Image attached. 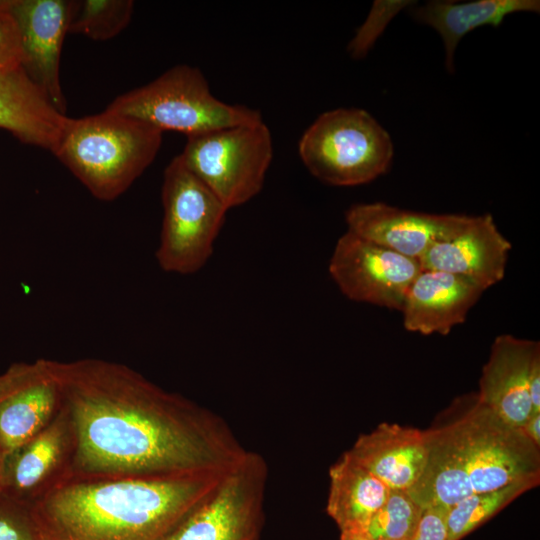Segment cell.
<instances>
[{
    "instance_id": "cell-11",
    "label": "cell",
    "mask_w": 540,
    "mask_h": 540,
    "mask_svg": "<svg viewBox=\"0 0 540 540\" xmlns=\"http://www.w3.org/2000/svg\"><path fill=\"white\" fill-rule=\"evenodd\" d=\"M62 405L57 360L11 364L0 373V447L9 455L40 432Z\"/></svg>"
},
{
    "instance_id": "cell-28",
    "label": "cell",
    "mask_w": 540,
    "mask_h": 540,
    "mask_svg": "<svg viewBox=\"0 0 540 540\" xmlns=\"http://www.w3.org/2000/svg\"><path fill=\"white\" fill-rule=\"evenodd\" d=\"M447 511L448 509L440 506L423 508L410 540H447Z\"/></svg>"
},
{
    "instance_id": "cell-21",
    "label": "cell",
    "mask_w": 540,
    "mask_h": 540,
    "mask_svg": "<svg viewBox=\"0 0 540 540\" xmlns=\"http://www.w3.org/2000/svg\"><path fill=\"white\" fill-rule=\"evenodd\" d=\"M427 459L416 483L407 491L421 508L450 509L472 494L451 424L424 431Z\"/></svg>"
},
{
    "instance_id": "cell-18",
    "label": "cell",
    "mask_w": 540,
    "mask_h": 540,
    "mask_svg": "<svg viewBox=\"0 0 540 540\" xmlns=\"http://www.w3.org/2000/svg\"><path fill=\"white\" fill-rule=\"evenodd\" d=\"M346 454L389 489L408 491L426 463L425 433L381 423L372 432L361 435Z\"/></svg>"
},
{
    "instance_id": "cell-25",
    "label": "cell",
    "mask_w": 540,
    "mask_h": 540,
    "mask_svg": "<svg viewBox=\"0 0 540 540\" xmlns=\"http://www.w3.org/2000/svg\"><path fill=\"white\" fill-rule=\"evenodd\" d=\"M421 511L407 491L390 489L387 499L370 520L366 534L371 540H410Z\"/></svg>"
},
{
    "instance_id": "cell-4",
    "label": "cell",
    "mask_w": 540,
    "mask_h": 540,
    "mask_svg": "<svg viewBox=\"0 0 540 540\" xmlns=\"http://www.w3.org/2000/svg\"><path fill=\"white\" fill-rule=\"evenodd\" d=\"M105 110L186 137L263 121L256 109L216 98L200 69L186 64L171 67L153 81L117 96Z\"/></svg>"
},
{
    "instance_id": "cell-23",
    "label": "cell",
    "mask_w": 540,
    "mask_h": 540,
    "mask_svg": "<svg viewBox=\"0 0 540 540\" xmlns=\"http://www.w3.org/2000/svg\"><path fill=\"white\" fill-rule=\"evenodd\" d=\"M540 479L522 480L491 491L472 493L447 511V540H460L486 522L516 497L539 485Z\"/></svg>"
},
{
    "instance_id": "cell-16",
    "label": "cell",
    "mask_w": 540,
    "mask_h": 540,
    "mask_svg": "<svg viewBox=\"0 0 540 540\" xmlns=\"http://www.w3.org/2000/svg\"><path fill=\"white\" fill-rule=\"evenodd\" d=\"M538 356L539 342L499 335L483 367L477 401L509 425L522 428L532 416L528 380Z\"/></svg>"
},
{
    "instance_id": "cell-24",
    "label": "cell",
    "mask_w": 540,
    "mask_h": 540,
    "mask_svg": "<svg viewBox=\"0 0 540 540\" xmlns=\"http://www.w3.org/2000/svg\"><path fill=\"white\" fill-rule=\"evenodd\" d=\"M131 0L73 1L69 32L105 41L119 35L131 22Z\"/></svg>"
},
{
    "instance_id": "cell-29",
    "label": "cell",
    "mask_w": 540,
    "mask_h": 540,
    "mask_svg": "<svg viewBox=\"0 0 540 540\" xmlns=\"http://www.w3.org/2000/svg\"><path fill=\"white\" fill-rule=\"evenodd\" d=\"M528 390L532 407V415L540 413V356L536 357L532 363Z\"/></svg>"
},
{
    "instance_id": "cell-26",
    "label": "cell",
    "mask_w": 540,
    "mask_h": 540,
    "mask_svg": "<svg viewBox=\"0 0 540 540\" xmlns=\"http://www.w3.org/2000/svg\"><path fill=\"white\" fill-rule=\"evenodd\" d=\"M0 540H39L29 503L0 491Z\"/></svg>"
},
{
    "instance_id": "cell-15",
    "label": "cell",
    "mask_w": 540,
    "mask_h": 540,
    "mask_svg": "<svg viewBox=\"0 0 540 540\" xmlns=\"http://www.w3.org/2000/svg\"><path fill=\"white\" fill-rule=\"evenodd\" d=\"M71 453V425L61 405L40 432L5 457L0 491L32 503L64 477Z\"/></svg>"
},
{
    "instance_id": "cell-20",
    "label": "cell",
    "mask_w": 540,
    "mask_h": 540,
    "mask_svg": "<svg viewBox=\"0 0 540 540\" xmlns=\"http://www.w3.org/2000/svg\"><path fill=\"white\" fill-rule=\"evenodd\" d=\"M538 0H477L471 2L430 1L411 12L414 19L434 28L445 48V64L454 71V54L459 41L483 25L499 26L516 12H539Z\"/></svg>"
},
{
    "instance_id": "cell-5",
    "label": "cell",
    "mask_w": 540,
    "mask_h": 540,
    "mask_svg": "<svg viewBox=\"0 0 540 540\" xmlns=\"http://www.w3.org/2000/svg\"><path fill=\"white\" fill-rule=\"evenodd\" d=\"M298 152L318 180L346 187L386 173L394 148L388 132L367 111L338 108L319 115L305 130Z\"/></svg>"
},
{
    "instance_id": "cell-17",
    "label": "cell",
    "mask_w": 540,
    "mask_h": 540,
    "mask_svg": "<svg viewBox=\"0 0 540 540\" xmlns=\"http://www.w3.org/2000/svg\"><path fill=\"white\" fill-rule=\"evenodd\" d=\"M485 290L467 278L423 269L413 281L402 307L406 330L447 335L465 321Z\"/></svg>"
},
{
    "instance_id": "cell-1",
    "label": "cell",
    "mask_w": 540,
    "mask_h": 540,
    "mask_svg": "<svg viewBox=\"0 0 540 540\" xmlns=\"http://www.w3.org/2000/svg\"><path fill=\"white\" fill-rule=\"evenodd\" d=\"M57 370L72 430L62 479L221 471L247 452L222 419L125 364L82 358Z\"/></svg>"
},
{
    "instance_id": "cell-27",
    "label": "cell",
    "mask_w": 540,
    "mask_h": 540,
    "mask_svg": "<svg viewBox=\"0 0 540 540\" xmlns=\"http://www.w3.org/2000/svg\"><path fill=\"white\" fill-rule=\"evenodd\" d=\"M22 64L21 36L11 0H0V69L16 68Z\"/></svg>"
},
{
    "instance_id": "cell-14",
    "label": "cell",
    "mask_w": 540,
    "mask_h": 540,
    "mask_svg": "<svg viewBox=\"0 0 540 540\" xmlns=\"http://www.w3.org/2000/svg\"><path fill=\"white\" fill-rule=\"evenodd\" d=\"M510 250L493 217L484 214L471 216L461 231L435 243L419 261L423 269L458 275L486 290L504 278Z\"/></svg>"
},
{
    "instance_id": "cell-2",
    "label": "cell",
    "mask_w": 540,
    "mask_h": 540,
    "mask_svg": "<svg viewBox=\"0 0 540 540\" xmlns=\"http://www.w3.org/2000/svg\"><path fill=\"white\" fill-rule=\"evenodd\" d=\"M231 468L59 480L30 503L39 540H165Z\"/></svg>"
},
{
    "instance_id": "cell-31",
    "label": "cell",
    "mask_w": 540,
    "mask_h": 540,
    "mask_svg": "<svg viewBox=\"0 0 540 540\" xmlns=\"http://www.w3.org/2000/svg\"><path fill=\"white\" fill-rule=\"evenodd\" d=\"M340 540H371L365 531L341 532Z\"/></svg>"
},
{
    "instance_id": "cell-9",
    "label": "cell",
    "mask_w": 540,
    "mask_h": 540,
    "mask_svg": "<svg viewBox=\"0 0 540 540\" xmlns=\"http://www.w3.org/2000/svg\"><path fill=\"white\" fill-rule=\"evenodd\" d=\"M267 467L247 451L165 540H260Z\"/></svg>"
},
{
    "instance_id": "cell-13",
    "label": "cell",
    "mask_w": 540,
    "mask_h": 540,
    "mask_svg": "<svg viewBox=\"0 0 540 540\" xmlns=\"http://www.w3.org/2000/svg\"><path fill=\"white\" fill-rule=\"evenodd\" d=\"M23 51L22 67L62 114L66 100L60 82L62 45L72 16L73 1L11 0Z\"/></svg>"
},
{
    "instance_id": "cell-12",
    "label": "cell",
    "mask_w": 540,
    "mask_h": 540,
    "mask_svg": "<svg viewBox=\"0 0 540 540\" xmlns=\"http://www.w3.org/2000/svg\"><path fill=\"white\" fill-rule=\"evenodd\" d=\"M470 218L404 210L379 202L352 205L345 212L348 231L418 260L435 243L461 231Z\"/></svg>"
},
{
    "instance_id": "cell-8",
    "label": "cell",
    "mask_w": 540,
    "mask_h": 540,
    "mask_svg": "<svg viewBox=\"0 0 540 540\" xmlns=\"http://www.w3.org/2000/svg\"><path fill=\"white\" fill-rule=\"evenodd\" d=\"M451 426L472 493L540 479V446L476 397L474 405Z\"/></svg>"
},
{
    "instance_id": "cell-22",
    "label": "cell",
    "mask_w": 540,
    "mask_h": 540,
    "mask_svg": "<svg viewBox=\"0 0 540 540\" xmlns=\"http://www.w3.org/2000/svg\"><path fill=\"white\" fill-rule=\"evenodd\" d=\"M327 513L341 532L365 531L389 488L346 453L329 471Z\"/></svg>"
},
{
    "instance_id": "cell-33",
    "label": "cell",
    "mask_w": 540,
    "mask_h": 540,
    "mask_svg": "<svg viewBox=\"0 0 540 540\" xmlns=\"http://www.w3.org/2000/svg\"><path fill=\"white\" fill-rule=\"evenodd\" d=\"M377 540H390V539H377Z\"/></svg>"
},
{
    "instance_id": "cell-19",
    "label": "cell",
    "mask_w": 540,
    "mask_h": 540,
    "mask_svg": "<svg viewBox=\"0 0 540 540\" xmlns=\"http://www.w3.org/2000/svg\"><path fill=\"white\" fill-rule=\"evenodd\" d=\"M67 117L22 66L0 69V128L23 143L52 153Z\"/></svg>"
},
{
    "instance_id": "cell-30",
    "label": "cell",
    "mask_w": 540,
    "mask_h": 540,
    "mask_svg": "<svg viewBox=\"0 0 540 540\" xmlns=\"http://www.w3.org/2000/svg\"><path fill=\"white\" fill-rule=\"evenodd\" d=\"M524 433L538 446H540V413L532 415L522 426Z\"/></svg>"
},
{
    "instance_id": "cell-6",
    "label": "cell",
    "mask_w": 540,
    "mask_h": 540,
    "mask_svg": "<svg viewBox=\"0 0 540 540\" xmlns=\"http://www.w3.org/2000/svg\"><path fill=\"white\" fill-rule=\"evenodd\" d=\"M161 199L156 261L167 273L193 274L213 254L229 209L184 165L180 155L164 170Z\"/></svg>"
},
{
    "instance_id": "cell-32",
    "label": "cell",
    "mask_w": 540,
    "mask_h": 540,
    "mask_svg": "<svg viewBox=\"0 0 540 540\" xmlns=\"http://www.w3.org/2000/svg\"><path fill=\"white\" fill-rule=\"evenodd\" d=\"M4 465H5V455L0 447V490H1L2 482H3Z\"/></svg>"
},
{
    "instance_id": "cell-7",
    "label": "cell",
    "mask_w": 540,
    "mask_h": 540,
    "mask_svg": "<svg viewBox=\"0 0 540 540\" xmlns=\"http://www.w3.org/2000/svg\"><path fill=\"white\" fill-rule=\"evenodd\" d=\"M180 158L228 208L241 206L263 188L273 158L269 128L262 121L188 136Z\"/></svg>"
},
{
    "instance_id": "cell-10",
    "label": "cell",
    "mask_w": 540,
    "mask_h": 540,
    "mask_svg": "<svg viewBox=\"0 0 540 540\" xmlns=\"http://www.w3.org/2000/svg\"><path fill=\"white\" fill-rule=\"evenodd\" d=\"M328 270L350 300L401 311L422 266L347 230L336 242Z\"/></svg>"
},
{
    "instance_id": "cell-3",
    "label": "cell",
    "mask_w": 540,
    "mask_h": 540,
    "mask_svg": "<svg viewBox=\"0 0 540 540\" xmlns=\"http://www.w3.org/2000/svg\"><path fill=\"white\" fill-rule=\"evenodd\" d=\"M163 132L133 117L104 110L67 117L52 154L93 197L113 201L156 158Z\"/></svg>"
}]
</instances>
